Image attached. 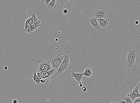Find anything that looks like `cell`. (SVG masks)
<instances>
[{"instance_id":"28","label":"cell","mask_w":140,"mask_h":103,"mask_svg":"<svg viewBox=\"0 0 140 103\" xmlns=\"http://www.w3.org/2000/svg\"><path fill=\"white\" fill-rule=\"evenodd\" d=\"M13 103H17V100H13Z\"/></svg>"},{"instance_id":"6","label":"cell","mask_w":140,"mask_h":103,"mask_svg":"<svg viewBox=\"0 0 140 103\" xmlns=\"http://www.w3.org/2000/svg\"><path fill=\"white\" fill-rule=\"evenodd\" d=\"M72 77L76 80L75 83L79 85L81 84H82L81 80L83 77V73H75L74 72H72L71 73Z\"/></svg>"},{"instance_id":"13","label":"cell","mask_w":140,"mask_h":103,"mask_svg":"<svg viewBox=\"0 0 140 103\" xmlns=\"http://www.w3.org/2000/svg\"><path fill=\"white\" fill-rule=\"evenodd\" d=\"M56 1L57 0H52L47 6V7L51 10H52L53 9L56 8Z\"/></svg>"},{"instance_id":"23","label":"cell","mask_w":140,"mask_h":103,"mask_svg":"<svg viewBox=\"0 0 140 103\" xmlns=\"http://www.w3.org/2000/svg\"><path fill=\"white\" fill-rule=\"evenodd\" d=\"M36 75H37V77L39 79H41V74H40V72H37V73H36Z\"/></svg>"},{"instance_id":"9","label":"cell","mask_w":140,"mask_h":103,"mask_svg":"<svg viewBox=\"0 0 140 103\" xmlns=\"http://www.w3.org/2000/svg\"><path fill=\"white\" fill-rule=\"evenodd\" d=\"M46 60H40L39 61V65L37 68V73L43 71L44 70L45 66Z\"/></svg>"},{"instance_id":"7","label":"cell","mask_w":140,"mask_h":103,"mask_svg":"<svg viewBox=\"0 0 140 103\" xmlns=\"http://www.w3.org/2000/svg\"><path fill=\"white\" fill-rule=\"evenodd\" d=\"M89 22L94 28L97 30L100 29V27L97 18L95 17H92L90 19Z\"/></svg>"},{"instance_id":"4","label":"cell","mask_w":140,"mask_h":103,"mask_svg":"<svg viewBox=\"0 0 140 103\" xmlns=\"http://www.w3.org/2000/svg\"><path fill=\"white\" fill-rule=\"evenodd\" d=\"M93 17L98 18H104L107 17V10L106 8L101 7L96 9L93 12Z\"/></svg>"},{"instance_id":"26","label":"cell","mask_w":140,"mask_h":103,"mask_svg":"<svg viewBox=\"0 0 140 103\" xmlns=\"http://www.w3.org/2000/svg\"><path fill=\"white\" fill-rule=\"evenodd\" d=\"M35 82H36L37 84H39L40 82V79H39L36 80V81H35Z\"/></svg>"},{"instance_id":"1","label":"cell","mask_w":140,"mask_h":103,"mask_svg":"<svg viewBox=\"0 0 140 103\" xmlns=\"http://www.w3.org/2000/svg\"><path fill=\"white\" fill-rule=\"evenodd\" d=\"M64 57L60 66L57 69V77L60 75L65 71L67 70L70 68V57L66 54L64 55Z\"/></svg>"},{"instance_id":"27","label":"cell","mask_w":140,"mask_h":103,"mask_svg":"<svg viewBox=\"0 0 140 103\" xmlns=\"http://www.w3.org/2000/svg\"><path fill=\"white\" fill-rule=\"evenodd\" d=\"M139 24V22L138 21H135V24L136 25H138Z\"/></svg>"},{"instance_id":"15","label":"cell","mask_w":140,"mask_h":103,"mask_svg":"<svg viewBox=\"0 0 140 103\" xmlns=\"http://www.w3.org/2000/svg\"><path fill=\"white\" fill-rule=\"evenodd\" d=\"M140 82L138 85L136 86L132 90L130 91L132 92V93L140 97V94L139 93V89L140 88Z\"/></svg>"},{"instance_id":"10","label":"cell","mask_w":140,"mask_h":103,"mask_svg":"<svg viewBox=\"0 0 140 103\" xmlns=\"http://www.w3.org/2000/svg\"><path fill=\"white\" fill-rule=\"evenodd\" d=\"M41 22V21L38 20L31 25L32 28V33H33L35 30L38 28L39 27L41 26L40 25Z\"/></svg>"},{"instance_id":"5","label":"cell","mask_w":140,"mask_h":103,"mask_svg":"<svg viewBox=\"0 0 140 103\" xmlns=\"http://www.w3.org/2000/svg\"><path fill=\"white\" fill-rule=\"evenodd\" d=\"M43 71L44 73L46 79L47 80L49 79L53 80L57 77L56 74L57 69H53L50 71Z\"/></svg>"},{"instance_id":"16","label":"cell","mask_w":140,"mask_h":103,"mask_svg":"<svg viewBox=\"0 0 140 103\" xmlns=\"http://www.w3.org/2000/svg\"><path fill=\"white\" fill-rule=\"evenodd\" d=\"M123 99L125 101H126V103H133V102L132 101L131 99L130 98L129 96V94H128L127 96L125 97H122Z\"/></svg>"},{"instance_id":"14","label":"cell","mask_w":140,"mask_h":103,"mask_svg":"<svg viewBox=\"0 0 140 103\" xmlns=\"http://www.w3.org/2000/svg\"><path fill=\"white\" fill-rule=\"evenodd\" d=\"M93 74L92 69L89 68H86L85 71L83 72V76L89 77Z\"/></svg>"},{"instance_id":"17","label":"cell","mask_w":140,"mask_h":103,"mask_svg":"<svg viewBox=\"0 0 140 103\" xmlns=\"http://www.w3.org/2000/svg\"><path fill=\"white\" fill-rule=\"evenodd\" d=\"M23 31L26 32V33H28L29 34H32V27H31V25H30L29 27L28 28Z\"/></svg>"},{"instance_id":"2","label":"cell","mask_w":140,"mask_h":103,"mask_svg":"<svg viewBox=\"0 0 140 103\" xmlns=\"http://www.w3.org/2000/svg\"><path fill=\"white\" fill-rule=\"evenodd\" d=\"M136 58V52L135 50H130L128 53L126 62L128 67L131 69L134 66Z\"/></svg>"},{"instance_id":"30","label":"cell","mask_w":140,"mask_h":103,"mask_svg":"<svg viewBox=\"0 0 140 103\" xmlns=\"http://www.w3.org/2000/svg\"><path fill=\"white\" fill-rule=\"evenodd\" d=\"M70 2H71V1H73V0H68Z\"/></svg>"},{"instance_id":"25","label":"cell","mask_w":140,"mask_h":103,"mask_svg":"<svg viewBox=\"0 0 140 103\" xmlns=\"http://www.w3.org/2000/svg\"><path fill=\"white\" fill-rule=\"evenodd\" d=\"M63 13L64 14H67L68 12V10H67L66 9H64L63 10Z\"/></svg>"},{"instance_id":"22","label":"cell","mask_w":140,"mask_h":103,"mask_svg":"<svg viewBox=\"0 0 140 103\" xmlns=\"http://www.w3.org/2000/svg\"><path fill=\"white\" fill-rule=\"evenodd\" d=\"M52 0H45L44 2L45 3L46 5L47 6L51 2Z\"/></svg>"},{"instance_id":"21","label":"cell","mask_w":140,"mask_h":103,"mask_svg":"<svg viewBox=\"0 0 140 103\" xmlns=\"http://www.w3.org/2000/svg\"><path fill=\"white\" fill-rule=\"evenodd\" d=\"M133 103H140V97H137L134 100Z\"/></svg>"},{"instance_id":"18","label":"cell","mask_w":140,"mask_h":103,"mask_svg":"<svg viewBox=\"0 0 140 103\" xmlns=\"http://www.w3.org/2000/svg\"><path fill=\"white\" fill-rule=\"evenodd\" d=\"M30 26V24L29 22H28V19H27L26 20V21L25 27L22 29V30L23 31H24V30H26V29L28 28Z\"/></svg>"},{"instance_id":"31","label":"cell","mask_w":140,"mask_h":103,"mask_svg":"<svg viewBox=\"0 0 140 103\" xmlns=\"http://www.w3.org/2000/svg\"><path fill=\"white\" fill-rule=\"evenodd\" d=\"M41 0L42 1V2H44L45 1V0Z\"/></svg>"},{"instance_id":"20","label":"cell","mask_w":140,"mask_h":103,"mask_svg":"<svg viewBox=\"0 0 140 103\" xmlns=\"http://www.w3.org/2000/svg\"><path fill=\"white\" fill-rule=\"evenodd\" d=\"M117 101L118 103H126V101L122 97L121 98H118L117 99Z\"/></svg>"},{"instance_id":"29","label":"cell","mask_w":140,"mask_h":103,"mask_svg":"<svg viewBox=\"0 0 140 103\" xmlns=\"http://www.w3.org/2000/svg\"><path fill=\"white\" fill-rule=\"evenodd\" d=\"M4 69H5V70H7L8 69V67L7 66H5L4 68Z\"/></svg>"},{"instance_id":"11","label":"cell","mask_w":140,"mask_h":103,"mask_svg":"<svg viewBox=\"0 0 140 103\" xmlns=\"http://www.w3.org/2000/svg\"><path fill=\"white\" fill-rule=\"evenodd\" d=\"M31 15H32V17L28 18V22H29L30 25H32L34 23L36 22L38 20L35 13L33 12L31 14Z\"/></svg>"},{"instance_id":"12","label":"cell","mask_w":140,"mask_h":103,"mask_svg":"<svg viewBox=\"0 0 140 103\" xmlns=\"http://www.w3.org/2000/svg\"><path fill=\"white\" fill-rule=\"evenodd\" d=\"M53 69L52 65L49 60H46L45 66L43 71H50Z\"/></svg>"},{"instance_id":"8","label":"cell","mask_w":140,"mask_h":103,"mask_svg":"<svg viewBox=\"0 0 140 103\" xmlns=\"http://www.w3.org/2000/svg\"><path fill=\"white\" fill-rule=\"evenodd\" d=\"M97 19L100 28H105L109 22V18L106 17L104 18H97Z\"/></svg>"},{"instance_id":"19","label":"cell","mask_w":140,"mask_h":103,"mask_svg":"<svg viewBox=\"0 0 140 103\" xmlns=\"http://www.w3.org/2000/svg\"><path fill=\"white\" fill-rule=\"evenodd\" d=\"M31 77H32L33 79L35 81H36V80L39 79L38 77H37V75H36V72H35L33 74V76H31Z\"/></svg>"},{"instance_id":"3","label":"cell","mask_w":140,"mask_h":103,"mask_svg":"<svg viewBox=\"0 0 140 103\" xmlns=\"http://www.w3.org/2000/svg\"><path fill=\"white\" fill-rule=\"evenodd\" d=\"M64 57V55L61 56L59 54L51 58L49 60L52 65L53 69H58L63 61Z\"/></svg>"},{"instance_id":"24","label":"cell","mask_w":140,"mask_h":103,"mask_svg":"<svg viewBox=\"0 0 140 103\" xmlns=\"http://www.w3.org/2000/svg\"><path fill=\"white\" fill-rule=\"evenodd\" d=\"M82 89L83 91V92H85L86 91L87 89L86 87L85 86H82Z\"/></svg>"}]
</instances>
